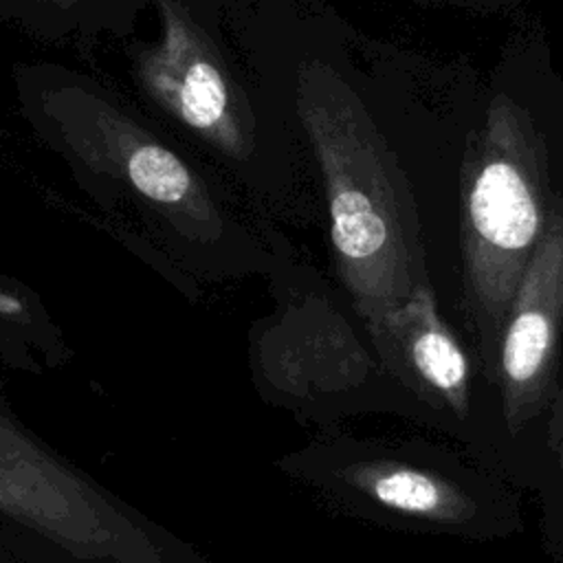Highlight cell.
<instances>
[{"label":"cell","mask_w":563,"mask_h":563,"mask_svg":"<svg viewBox=\"0 0 563 563\" xmlns=\"http://www.w3.org/2000/svg\"><path fill=\"white\" fill-rule=\"evenodd\" d=\"M0 563H18V561H15V559H13V556H11V554L0 545Z\"/></svg>","instance_id":"obj_12"},{"label":"cell","mask_w":563,"mask_h":563,"mask_svg":"<svg viewBox=\"0 0 563 563\" xmlns=\"http://www.w3.org/2000/svg\"><path fill=\"white\" fill-rule=\"evenodd\" d=\"M128 174L141 194L158 202H180L191 189L187 167L156 145L136 150L128 163Z\"/></svg>","instance_id":"obj_9"},{"label":"cell","mask_w":563,"mask_h":563,"mask_svg":"<svg viewBox=\"0 0 563 563\" xmlns=\"http://www.w3.org/2000/svg\"><path fill=\"white\" fill-rule=\"evenodd\" d=\"M295 108L323 176L336 275L367 325L431 284L416 200L394 150L336 70L303 64Z\"/></svg>","instance_id":"obj_1"},{"label":"cell","mask_w":563,"mask_h":563,"mask_svg":"<svg viewBox=\"0 0 563 563\" xmlns=\"http://www.w3.org/2000/svg\"><path fill=\"white\" fill-rule=\"evenodd\" d=\"M178 73L169 81V95L180 119L213 134L233 154L246 152V132L240 125L235 97L220 66L200 51L198 42L180 35Z\"/></svg>","instance_id":"obj_7"},{"label":"cell","mask_w":563,"mask_h":563,"mask_svg":"<svg viewBox=\"0 0 563 563\" xmlns=\"http://www.w3.org/2000/svg\"><path fill=\"white\" fill-rule=\"evenodd\" d=\"M277 466L339 512L394 530L468 541L523 530L517 482L473 449L323 433Z\"/></svg>","instance_id":"obj_2"},{"label":"cell","mask_w":563,"mask_h":563,"mask_svg":"<svg viewBox=\"0 0 563 563\" xmlns=\"http://www.w3.org/2000/svg\"><path fill=\"white\" fill-rule=\"evenodd\" d=\"M0 545L18 563H209L0 400Z\"/></svg>","instance_id":"obj_4"},{"label":"cell","mask_w":563,"mask_h":563,"mask_svg":"<svg viewBox=\"0 0 563 563\" xmlns=\"http://www.w3.org/2000/svg\"><path fill=\"white\" fill-rule=\"evenodd\" d=\"M563 334V196L554 194L543 235L506 312L495 363L497 416L508 446L539 429L559 387Z\"/></svg>","instance_id":"obj_5"},{"label":"cell","mask_w":563,"mask_h":563,"mask_svg":"<svg viewBox=\"0 0 563 563\" xmlns=\"http://www.w3.org/2000/svg\"><path fill=\"white\" fill-rule=\"evenodd\" d=\"M365 330L383 369L413 402L431 411V424L457 435L460 442L512 477L497 435L475 413L471 361L442 319L433 286H420Z\"/></svg>","instance_id":"obj_6"},{"label":"cell","mask_w":563,"mask_h":563,"mask_svg":"<svg viewBox=\"0 0 563 563\" xmlns=\"http://www.w3.org/2000/svg\"><path fill=\"white\" fill-rule=\"evenodd\" d=\"M548 145L532 114L490 99L462 161V299L484 378L493 387L497 345L521 275L552 205Z\"/></svg>","instance_id":"obj_3"},{"label":"cell","mask_w":563,"mask_h":563,"mask_svg":"<svg viewBox=\"0 0 563 563\" xmlns=\"http://www.w3.org/2000/svg\"><path fill=\"white\" fill-rule=\"evenodd\" d=\"M420 2H449V4H460V7L493 9V7H501V4H508V2H517V0H420Z\"/></svg>","instance_id":"obj_10"},{"label":"cell","mask_w":563,"mask_h":563,"mask_svg":"<svg viewBox=\"0 0 563 563\" xmlns=\"http://www.w3.org/2000/svg\"><path fill=\"white\" fill-rule=\"evenodd\" d=\"M20 310V303L7 295H0V312H7V314H13Z\"/></svg>","instance_id":"obj_11"},{"label":"cell","mask_w":563,"mask_h":563,"mask_svg":"<svg viewBox=\"0 0 563 563\" xmlns=\"http://www.w3.org/2000/svg\"><path fill=\"white\" fill-rule=\"evenodd\" d=\"M534 484L541 504V541L545 552L563 563V383L534 435Z\"/></svg>","instance_id":"obj_8"}]
</instances>
